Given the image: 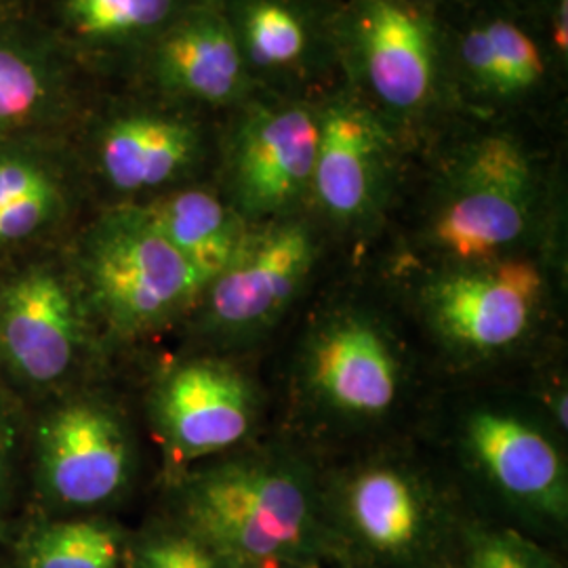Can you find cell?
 Here are the masks:
<instances>
[{
    "label": "cell",
    "mask_w": 568,
    "mask_h": 568,
    "mask_svg": "<svg viewBox=\"0 0 568 568\" xmlns=\"http://www.w3.org/2000/svg\"><path fill=\"white\" fill-rule=\"evenodd\" d=\"M185 530L230 567H307L326 546L321 499L304 467L278 457H246L185 480Z\"/></svg>",
    "instance_id": "obj_1"
},
{
    "label": "cell",
    "mask_w": 568,
    "mask_h": 568,
    "mask_svg": "<svg viewBox=\"0 0 568 568\" xmlns=\"http://www.w3.org/2000/svg\"><path fill=\"white\" fill-rule=\"evenodd\" d=\"M337 44L342 82L398 138L453 98L443 18L410 0H342Z\"/></svg>",
    "instance_id": "obj_2"
},
{
    "label": "cell",
    "mask_w": 568,
    "mask_h": 568,
    "mask_svg": "<svg viewBox=\"0 0 568 568\" xmlns=\"http://www.w3.org/2000/svg\"><path fill=\"white\" fill-rule=\"evenodd\" d=\"M535 159L509 131H483L448 159L426 217V243L450 265L509 257L539 211Z\"/></svg>",
    "instance_id": "obj_3"
},
{
    "label": "cell",
    "mask_w": 568,
    "mask_h": 568,
    "mask_svg": "<svg viewBox=\"0 0 568 568\" xmlns=\"http://www.w3.org/2000/svg\"><path fill=\"white\" fill-rule=\"evenodd\" d=\"M79 295L110 331L138 337L169 325L203 297L201 276L166 243L142 206L108 213L79 255Z\"/></svg>",
    "instance_id": "obj_4"
},
{
    "label": "cell",
    "mask_w": 568,
    "mask_h": 568,
    "mask_svg": "<svg viewBox=\"0 0 568 568\" xmlns=\"http://www.w3.org/2000/svg\"><path fill=\"white\" fill-rule=\"evenodd\" d=\"M471 2L443 23L450 95L487 112L541 100L565 68L549 42L546 9L541 23L523 2Z\"/></svg>",
    "instance_id": "obj_5"
},
{
    "label": "cell",
    "mask_w": 568,
    "mask_h": 568,
    "mask_svg": "<svg viewBox=\"0 0 568 568\" xmlns=\"http://www.w3.org/2000/svg\"><path fill=\"white\" fill-rule=\"evenodd\" d=\"M316 150V100L255 93L225 143L227 203L246 224L293 217L312 196Z\"/></svg>",
    "instance_id": "obj_6"
},
{
    "label": "cell",
    "mask_w": 568,
    "mask_h": 568,
    "mask_svg": "<svg viewBox=\"0 0 568 568\" xmlns=\"http://www.w3.org/2000/svg\"><path fill=\"white\" fill-rule=\"evenodd\" d=\"M318 150L310 201L328 222L358 230L386 206L398 135L344 82L316 98Z\"/></svg>",
    "instance_id": "obj_7"
},
{
    "label": "cell",
    "mask_w": 568,
    "mask_h": 568,
    "mask_svg": "<svg viewBox=\"0 0 568 568\" xmlns=\"http://www.w3.org/2000/svg\"><path fill=\"white\" fill-rule=\"evenodd\" d=\"M257 91L316 100L310 93L342 74L333 0H222Z\"/></svg>",
    "instance_id": "obj_8"
},
{
    "label": "cell",
    "mask_w": 568,
    "mask_h": 568,
    "mask_svg": "<svg viewBox=\"0 0 568 568\" xmlns=\"http://www.w3.org/2000/svg\"><path fill=\"white\" fill-rule=\"evenodd\" d=\"M544 295L541 270L520 257L450 265L424 288L434 331L450 347L490 356L518 344Z\"/></svg>",
    "instance_id": "obj_9"
},
{
    "label": "cell",
    "mask_w": 568,
    "mask_h": 568,
    "mask_svg": "<svg viewBox=\"0 0 568 568\" xmlns=\"http://www.w3.org/2000/svg\"><path fill=\"white\" fill-rule=\"evenodd\" d=\"M314 262V232L295 215L251 225L230 264L204 286L206 321L232 335L262 331L297 297Z\"/></svg>",
    "instance_id": "obj_10"
},
{
    "label": "cell",
    "mask_w": 568,
    "mask_h": 568,
    "mask_svg": "<svg viewBox=\"0 0 568 568\" xmlns=\"http://www.w3.org/2000/svg\"><path fill=\"white\" fill-rule=\"evenodd\" d=\"M37 457L42 495L65 509L98 508L116 499L133 466L119 415L91 398L68 400L42 417Z\"/></svg>",
    "instance_id": "obj_11"
},
{
    "label": "cell",
    "mask_w": 568,
    "mask_h": 568,
    "mask_svg": "<svg viewBox=\"0 0 568 568\" xmlns=\"http://www.w3.org/2000/svg\"><path fill=\"white\" fill-rule=\"evenodd\" d=\"M79 288L49 265H34L0 288V363L30 389L63 382L82 347Z\"/></svg>",
    "instance_id": "obj_12"
},
{
    "label": "cell",
    "mask_w": 568,
    "mask_h": 568,
    "mask_svg": "<svg viewBox=\"0 0 568 568\" xmlns=\"http://www.w3.org/2000/svg\"><path fill=\"white\" fill-rule=\"evenodd\" d=\"M333 508L345 539L392 567L426 556L440 525L422 478L396 464H368L347 474L335 488Z\"/></svg>",
    "instance_id": "obj_13"
},
{
    "label": "cell",
    "mask_w": 568,
    "mask_h": 568,
    "mask_svg": "<svg viewBox=\"0 0 568 568\" xmlns=\"http://www.w3.org/2000/svg\"><path fill=\"white\" fill-rule=\"evenodd\" d=\"M150 47V74L164 93L215 110H236L257 91L222 0H203Z\"/></svg>",
    "instance_id": "obj_14"
},
{
    "label": "cell",
    "mask_w": 568,
    "mask_h": 568,
    "mask_svg": "<svg viewBox=\"0 0 568 568\" xmlns=\"http://www.w3.org/2000/svg\"><path fill=\"white\" fill-rule=\"evenodd\" d=\"M154 424L180 459L222 453L253 426L255 400L243 373L222 361L175 366L156 387Z\"/></svg>",
    "instance_id": "obj_15"
},
{
    "label": "cell",
    "mask_w": 568,
    "mask_h": 568,
    "mask_svg": "<svg viewBox=\"0 0 568 568\" xmlns=\"http://www.w3.org/2000/svg\"><path fill=\"white\" fill-rule=\"evenodd\" d=\"M305 379L328 410L349 419H375L396 405L400 365L386 333L371 318L342 314L314 333Z\"/></svg>",
    "instance_id": "obj_16"
},
{
    "label": "cell",
    "mask_w": 568,
    "mask_h": 568,
    "mask_svg": "<svg viewBox=\"0 0 568 568\" xmlns=\"http://www.w3.org/2000/svg\"><path fill=\"white\" fill-rule=\"evenodd\" d=\"M464 445L488 483L511 504L544 520L567 523L565 459L539 427L514 413L483 408L467 417Z\"/></svg>",
    "instance_id": "obj_17"
},
{
    "label": "cell",
    "mask_w": 568,
    "mask_h": 568,
    "mask_svg": "<svg viewBox=\"0 0 568 568\" xmlns=\"http://www.w3.org/2000/svg\"><path fill=\"white\" fill-rule=\"evenodd\" d=\"M203 154V126L173 112H122L103 124L98 138L100 173L121 194H142L182 182Z\"/></svg>",
    "instance_id": "obj_18"
},
{
    "label": "cell",
    "mask_w": 568,
    "mask_h": 568,
    "mask_svg": "<svg viewBox=\"0 0 568 568\" xmlns=\"http://www.w3.org/2000/svg\"><path fill=\"white\" fill-rule=\"evenodd\" d=\"M142 209L204 286L230 264L251 227L232 204L204 187L164 192Z\"/></svg>",
    "instance_id": "obj_19"
},
{
    "label": "cell",
    "mask_w": 568,
    "mask_h": 568,
    "mask_svg": "<svg viewBox=\"0 0 568 568\" xmlns=\"http://www.w3.org/2000/svg\"><path fill=\"white\" fill-rule=\"evenodd\" d=\"M203 0H65L68 30L93 44H150Z\"/></svg>",
    "instance_id": "obj_20"
},
{
    "label": "cell",
    "mask_w": 568,
    "mask_h": 568,
    "mask_svg": "<svg viewBox=\"0 0 568 568\" xmlns=\"http://www.w3.org/2000/svg\"><path fill=\"white\" fill-rule=\"evenodd\" d=\"M63 209L60 180L30 154H0V248L39 236Z\"/></svg>",
    "instance_id": "obj_21"
},
{
    "label": "cell",
    "mask_w": 568,
    "mask_h": 568,
    "mask_svg": "<svg viewBox=\"0 0 568 568\" xmlns=\"http://www.w3.org/2000/svg\"><path fill=\"white\" fill-rule=\"evenodd\" d=\"M119 530L100 520H63L34 528L21 548L23 568H116Z\"/></svg>",
    "instance_id": "obj_22"
},
{
    "label": "cell",
    "mask_w": 568,
    "mask_h": 568,
    "mask_svg": "<svg viewBox=\"0 0 568 568\" xmlns=\"http://www.w3.org/2000/svg\"><path fill=\"white\" fill-rule=\"evenodd\" d=\"M53 95L49 65L28 47L0 39V131L41 116Z\"/></svg>",
    "instance_id": "obj_23"
},
{
    "label": "cell",
    "mask_w": 568,
    "mask_h": 568,
    "mask_svg": "<svg viewBox=\"0 0 568 568\" xmlns=\"http://www.w3.org/2000/svg\"><path fill=\"white\" fill-rule=\"evenodd\" d=\"M459 568H560L544 549L509 528H467Z\"/></svg>",
    "instance_id": "obj_24"
},
{
    "label": "cell",
    "mask_w": 568,
    "mask_h": 568,
    "mask_svg": "<svg viewBox=\"0 0 568 568\" xmlns=\"http://www.w3.org/2000/svg\"><path fill=\"white\" fill-rule=\"evenodd\" d=\"M135 568H232L203 539L190 530H163L145 537L138 554Z\"/></svg>",
    "instance_id": "obj_25"
},
{
    "label": "cell",
    "mask_w": 568,
    "mask_h": 568,
    "mask_svg": "<svg viewBox=\"0 0 568 568\" xmlns=\"http://www.w3.org/2000/svg\"><path fill=\"white\" fill-rule=\"evenodd\" d=\"M13 450H16V429L9 413L0 405V501L11 480L13 471Z\"/></svg>",
    "instance_id": "obj_26"
},
{
    "label": "cell",
    "mask_w": 568,
    "mask_h": 568,
    "mask_svg": "<svg viewBox=\"0 0 568 568\" xmlns=\"http://www.w3.org/2000/svg\"><path fill=\"white\" fill-rule=\"evenodd\" d=\"M415 4H419L422 9H426L429 13L443 18V11H455L459 7L467 4L469 0H410Z\"/></svg>",
    "instance_id": "obj_27"
},
{
    "label": "cell",
    "mask_w": 568,
    "mask_h": 568,
    "mask_svg": "<svg viewBox=\"0 0 568 568\" xmlns=\"http://www.w3.org/2000/svg\"><path fill=\"white\" fill-rule=\"evenodd\" d=\"M232 568H307V567H295V565H281V562H270V565H251V567H232Z\"/></svg>",
    "instance_id": "obj_28"
},
{
    "label": "cell",
    "mask_w": 568,
    "mask_h": 568,
    "mask_svg": "<svg viewBox=\"0 0 568 568\" xmlns=\"http://www.w3.org/2000/svg\"><path fill=\"white\" fill-rule=\"evenodd\" d=\"M518 2H523V4H528V7H544L546 2L549 0H518Z\"/></svg>",
    "instance_id": "obj_29"
}]
</instances>
